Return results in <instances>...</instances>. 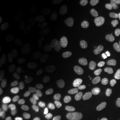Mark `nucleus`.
<instances>
[{"instance_id": "nucleus-7", "label": "nucleus", "mask_w": 120, "mask_h": 120, "mask_svg": "<svg viewBox=\"0 0 120 120\" xmlns=\"http://www.w3.org/2000/svg\"><path fill=\"white\" fill-rule=\"evenodd\" d=\"M85 15L73 14L68 18V22L71 25H81L85 22Z\"/></svg>"}, {"instance_id": "nucleus-36", "label": "nucleus", "mask_w": 120, "mask_h": 120, "mask_svg": "<svg viewBox=\"0 0 120 120\" xmlns=\"http://www.w3.org/2000/svg\"><path fill=\"white\" fill-rule=\"evenodd\" d=\"M3 83V78L2 77H0V85H2Z\"/></svg>"}, {"instance_id": "nucleus-3", "label": "nucleus", "mask_w": 120, "mask_h": 120, "mask_svg": "<svg viewBox=\"0 0 120 120\" xmlns=\"http://www.w3.org/2000/svg\"><path fill=\"white\" fill-rule=\"evenodd\" d=\"M113 15L109 8H106L101 12L99 17V22L102 25H106L112 20Z\"/></svg>"}, {"instance_id": "nucleus-24", "label": "nucleus", "mask_w": 120, "mask_h": 120, "mask_svg": "<svg viewBox=\"0 0 120 120\" xmlns=\"http://www.w3.org/2000/svg\"><path fill=\"white\" fill-rule=\"evenodd\" d=\"M69 93V89L66 86H60L56 90V96L58 98L62 99L67 95Z\"/></svg>"}, {"instance_id": "nucleus-22", "label": "nucleus", "mask_w": 120, "mask_h": 120, "mask_svg": "<svg viewBox=\"0 0 120 120\" xmlns=\"http://www.w3.org/2000/svg\"><path fill=\"white\" fill-rule=\"evenodd\" d=\"M1 105H2L4 107H8L10 103V91L8 90H6L4 91L2 97H1Z\"/></svg>"}, {"instance_id": "nucleus-15", "label": "nucleus", "mask_w": 120, "mask_h": 120, "mask_svg": "<svg viewBox=\"0 0 120 120\" xmlns=\"http://www.w3.org/2000/svg\"><path fill=\"white\" fill-rule=\"evenodd\" d=\"M84 32L88 35H92L95 32L96 25L94 21L90 20L84 26Z\"/></svg>"}, {"instance_id": "nucleus-26", "label": "nucleus", "mask_w": 120, "mask_h": 120, "mask_svg": "<svg viewBox=\"0 0 120 120\" xmlns=\"http://www.w3.org/2000/svg\"><path fill=\"white\" fill-rule=\"evenodd\" d=\"M105 2L103 0H88L86 2V6L88 8H96Z\"/></svg>"}, {"instance_id": "nucleus-11", "label": "nucleus", "mask_w": 120, "mask_h": 120, "mask_svg": "<svg viewBox=\"0 0 120 120\" xmlns=\"http://www.w3.org/2000/svg\"><path fill=\"white\" fill-rule=\"evenodd\" d=\"M81 96V93L79 90H75L69 94L67 97V102L69 104L74 105L77 102Z\"/></svg>"}, {"instance_id": "nucleus-9", "label": "nucleus", "mask_w": 120, "mask_h": 120, "mask_svg": "<svg viewBox=\"0 0 120 120\" xmlns=\"http://www.w3.org/2000/svg\"><path fill=\"white\" fill-rule=\"evenodd\" d=\"M46 36H47L49 41L51 44L55 45L58 43L60 39V34H58V31L56 30H49L46 33Z\"/></svg>"}, {"instance_id": "nucleus-34", "label": "nucleus", "mask_w": 120, "mask_h": 120, "mask_svg": "<svg viewBox=\"0 0 120 120\" xmlns=\"http://www.w3.org/2000/svg\"><path fill=\"white\" fill-rule=\"evenodd\" d=\"M72 120V117L70 115H67V116L64 117L62 118V120Z\"/></svg>"}, {"instance_id": "nucleus-29", "label": "nucleus", "mask_w": 120, "mask_h": 120, "mask_svg": "<svg viewBox=\"0 0 120 120\" xmlns=\"http://www.w3.org/2000/svg\"><path fill=\"white\" fill-rule=\"evenodd\" d=\"M33 46L36 49H41L42 47V42L41 37L38 34H36L33 40Z\"/></svg>"}, {"instance_id": "nucleus-25", "label": "nucleus", "mask_w": 120, "mask_h": 120, "mask_svg": "<svg viewBox=\"0 0 120 120\" xmlns=\"http://www.w3.org/2000/svg\"><path fill=\"white\" fill-rule=\"evenodd\" d=\"M26 113V109L25 107H20L18 108L15 113L14 117L17 120H21L25 117Z\"/></svg>"}, {"instance_id": "nucleus-27", "label": "nucleus", "mask_w": 120, "mask_h": 120, "mask_svg": "<svg viewBox=\"0 0 120 120\" xmlns=\"http://www.w3.org/2000/svg\"><path fill=\"white\" fill-rule=\"evenodd\" d=\"M25 71L28 75L34 77H37L38 76L39 72L36 70V68L33 66L32 64H26L25 68Z\"/></svg>"}, {"instance_id": "nucleus-28", "label": "nucleus", "mask_w": 120, "mask_h": 120, "mask_svg": "<svg viewBox=\"0 0 120 120\" xmlns=\"http://www.w3.org/2000/svg\"><path fill=\"white\" fill-rule=\"evenodd\" d=\"M19 90L23 96H27L29 94L30 87L26 82H22L19 85Z\"/></svg>"}, {"instance_id": "nucleus-4", "label": "nucleus", "mask_w": 120, "mask_h": 120, "mask_svg": "<svg viewBox=\"0 0 120 120\" xmlns=\"http://www.w3.org/2000/svg\"><path fill=\"white\" fill-rule=\"evenodd\" d=\"M58 32L60 36L64 37H69L74 35L75 30L72 26H63L59 28Z\"/></svg>"}, {"instance_id": "nucleus-31", "label": "nucleus", "mask_w": 120, "mask_h": 120, "mask_svg": "<svg viewBox=\"0 0 120 120\" xmlns=\"http://www.w3.org/2000/svg\"><path fill=\"white\" fill-rule=\"evenodd\" d=\"M30 102L32 106H38L42 103V99L38 96L33 97L30 99Z\"/></svg>"}, {"instance_id": "nucleus-18", "label": "nucleus", "mask_w": 120, "mask_h": 120, "mask_svg": "<svg viewBox=\"0 0 120 120\" xmlns=\"http://www.w3.org/2000/svg\"><path fill=\"white\" fill-rule=\"evenodd\" d=\"M87 79L83 75H76L73 79V83L76 86L80 87L85 85L86 83Z\"/></svg>"}, {"instance_id": "nucleus-10", "label": "nucleus", "mask_w": 120, "mask_h": 120, "mask_svg": "<svg viewBox=\"0 0 120 120\" xmlns=\"http://www.w3.org/2000/svg\"><path fill=\"white\" fill-rule=\"evenodd\" d=\"M46 111L51 115H57L62 111V108L57 103H51L46 107Z\"/></svg>"}, {"instance_id": "nucleus-35", "label": "nucleus", "mask_w": 120, "mask_h": 120, "mask_svg": "<svg viewBox=\"0 0 120 120\" xmlns=\"http://www.w3.org/2000/svg\"><path fill=\"white\" fill-rule=\"evenodd\" d=\"M4 36V30L2 27H0V38H2Z\"/></svg>"}, {"instance_id": "nucleus-37", "label": "nucleus", "mask_w": 120, "mask_h": 120, "mask_svg": "<svg viewBox=\"0 0 120 120\" xmlns=\"http://www.w3.org/2000/svg\"><path fill=\"white\" fill-rule=\"evenodd\" d=\"M7 120V118L6 117H3L1 118V120Z\"/></svg>"}, {"instance_id": "nucleus-30", "label": "nucleus", "mask_w": 120, "mask_h": 120, "mask_svg": "<svg viewBox=\"0 0 120 120\" xmlns=\"http://www.w3.org/2000/svg\"><path fill=\"white\" fill-rule=\"evenodd\" d=\"M22 94L19 88H16L13 91V97L15 102L16 104H19L21 102Z\"/></svg>"}, {"instance_id": "nucleus-19", "label": "nucleus", "mask_w": 120, "mask_h": 120, "mask_svg": "<svg viewBox=\"0 0 120 120\" xmlns=\"http://www.w3.org/2000/svg\"><path fill=\"white\" fill-rule=\"evenodd\" d=\"M62 17V12L57 8H53L49 14V19L51 21L56 22L58 21Z\"/></svg>"}, {"instance_id": "nucleus-1", "label": "nucleus", "mask_w": 120, "mask_h": 120, "mask_svg": "<svg viewBox=\"0 0 120 120\" xmlns=\"http://www.w3.org/2000/svg\"><path fill=\"white\" fill-rule=\"evenodd\" d=\"M51 75L49 72L45 71L40 74L36 81V86L38 90L45 91L51 85Z\"/></svg>"}, {"instance_id": "nucleus-12", "label": "nucleus", "mask_w": 120, "mask_h": 120, "mask_svg": "<svg viewBox=\"0 0 120 120\" xmlns=\"http://www.w3.org/2000/svg\"><path fill=\"white\" fill-rule=\"evenodd\" d=\"M83 52V49L81 47H77L69 50L66 54V57L68 59H73L81 55Z\"/></svg>"}, {"instance_id": "nucleus-32", "label": "nucleus", "mask_w": 120, "mask_h": 120, "mask_svg": "<svg viewBox=\"0 0 120 120\" xmlns=\"http://www.w3.org/2000/svg\"><path fill=\"white\" fill-rule=\"evenodd\" d=\"M79 42V39L78 37L73 36L71 38V39L69 41L68 44V47L72 49V48L75 47Z\"/></svg>"}, {"instance_id": "nucleus-33", "label": "nucleus", "mask_w": 120, "mask_h": 120, "mask_svg": "<svg viewBox=\"0 0 120 120\" xmlns=\"http://www.w3.org/2000/svg\"><path fill=\"white\" fill-rule=\"evenodd\" d=\"M37 118V114L35 112L31 111L28 114V119L29 120H36Z\"/></svg>"}, {"instance_id": "nucleus-21", "label": "nucleus", "mask_w": 120, "mask_h": 120, "mask_svg": "<svg viewBox=\"0 0 120 120\" xmlns=\"http://www.w3.org/2000/svg\"><path fill=\"white\" fill-rule=\"evenodd\" d=\"M52 51V44L49 42H46L43 45L41 49L40 50V53L41 56H48Z\"/></svg>"}, {"instance_id": "nucleus-20", "label": "nucleus", "mask_w": 120, "mask_h": 120, "mask_svg": "<svg viewBox=\"0 0 120 120\" xmlns=\"http://www.w3.org/2000/svg\"><path fill=\"white\" fill-rule=\"evenodd\" d=\"M73 62L72 61H70L64 65L63 68V73L65 79H68L70 78L71 72L73 67Z\"/></svg>"}, {"instance_id": "nucleus-8", "label": "nucleus", "mask_w": 120, "mask_h": 120, "mask_svg": "<svg viewBox=\"0 0 120 120\" xmlns=\"http://www.w3.org/2000/svg\"><path fill=\"white\" fill-rule=\"evenodd\" d=\"M92 116V112L89 109H81L76 114V117L79 120H89Z\"/></svg>"}, {"instance_id": "nucleus-14", "label": "nucleus", "mask_w": 120, "mask_h": 120, "mask_svg": "<svg viewBox=\"0 0 120 120\" xmlns=\"http://www.w3.org/2000/svg\"><path fill=\"white\" fill-rule=\"evenodd\" d=\"M97 68L94 64H90L87 67L84 72L83 76L87 79H91L96 72Z\"/></svg>"}, {"instance_id": "nucleus-13", "label": "nucleus", "mask_w": 120, "mask_h": 120, "mask_svg": "<svg viewBox=\"0 0 120 120\" xmlns=\"http://www.w3.org/2000/svg\"><path fill=\"white\" fill-rule=\"evenodd\" d=\"M15 45V40L13 37H8L1 43V49L4 51H8L12 49Z\"/></svg>"}, {"instance_id": "nucleus-23", "label": "nucleus", "mask_w": 120, "mask_h": 120, "mask_svg": "<svg viewBox=\"0 0 120 120\" xmlns=\"http://www.w3.org/2000/svg\"><path fill=\"white\" fill-rule=\"evenodd\" d=\"M102 78V76L101 71H100V69L97 68L95 75L92 79H91V83L94 86H98L101 84Z\"/></svg>"}, {"instance_id": "nucleus-5", "label": "nucleus", "mask_w": 120, "mask_h": 120, "mask_svg": "<svg viewBox=\"0 0 120 120\" xmlns=\"http://www.w3.org/2000/svg\"><path fill=\"white\" fill-rule=\"evenodd\" d=\"M108 39L115 45H120V29L116 28L112 30L107 35Z\"/></svg>"}, {"instance_id": "nucleus-2", "label": "nucleus", "mask_w": 120, "mask_h": 120, "mask_svg": "<svg viewBox=\"0 0 120 120\" xmlns=\"http://www.w3.org/2000/svg\"><path fill=\"white\" fill-rule=\"evenodd\" d=\"M100 71L102 77L105 79H109L113 74V67L112 64L109 61H105L101 64Z\"/></svg>"}, {"instance_id": "nucleus-16", "label": "nucleus", "mask_w": 120, "mask_h": 120, "mask_svg": "<svg viewBox=\"0 0 120 120\" xmlns=\"http://www.w3.org/2000/svg\"><path fill=\"white\" fill-rule=\"evenodd\" d=\"M119 92V87L117 86H110L105 88L104 90V94L107 97H112L116 95Z\"/></svg>"}, {"instance_id": "nucleus-6", "label": "nucleus", "mask_w": 120, "mask_h": 120, "mask_svg": "<svg viewBox=\"0 0 120 120\" xmlns=\"http://www.w3.org/2000/svg\"><path fill=\"white\" fill-rule=\"evenodd\" d=\"M38 27V23L36 21L32 19L28 21L24 27V32L27 35H30L32 34Z\"/></svg>"}, {"instance_id": "nucleus-17", "label": "nucleus", "mask_w": 120, "mask_h": 120, "mask_svg": "<svg viewBox=\"0 0 120 120\" xmlns=\"http://www.w3.org/2000/svg\"><path fill=\"white\" fill-rule=\"evenodd\" d=\"M24 64L22 58H12L9 62V66L13 70H17L21 67Z\"/></svg>"}]
</instances>
